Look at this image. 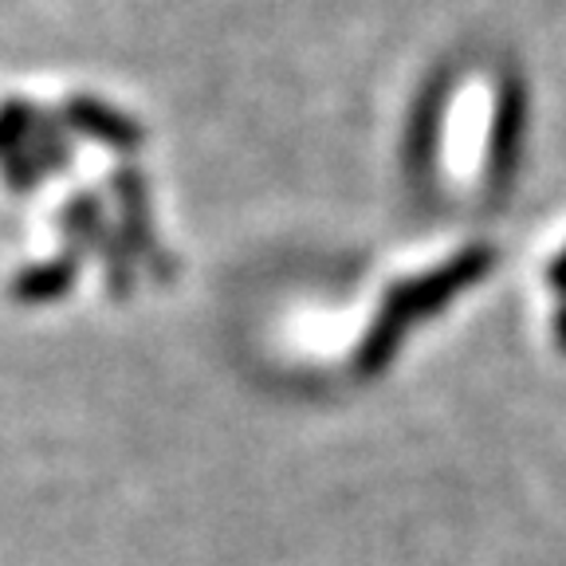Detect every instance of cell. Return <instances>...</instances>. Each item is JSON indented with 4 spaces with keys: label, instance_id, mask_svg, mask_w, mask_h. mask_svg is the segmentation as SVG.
<instances>
[{
    "label": "cell",
    "instance_id": "1",
    "mask_svg": "<svg viewBox=\"0 0 566 566\" xmlns=\"http://www.w3.org/2000/svg\"><path fill=\"white\" fill-rule=\"evenodd\" d=\"M63 115H67V123L75 126V130L91 134V138L106 142V146H115V150H134L142 142V126L134 123V118L111 111L106 103H98V98H71Z\"/></svg>",
    "mask_w": 566,
    "mask_h": 566
},
{
    "label": "cell",
    "instance_id": "2",
    "mask_svg": "<svg viewBox=\"0 0 566 566\" xmlns=\"http://www.w3.org/2000/svg\"><path fill=\"white\" fill-rule=\"evenodd\" d=\"M71 280H75V260H52V264L20 272L17 283H12V295H17L20 303H44L67 292Z\"/></svg>",
    "mask_w": 566,
    "mask_h": 566
},
{
    "label": "cell",
    "instance_id": "3",
    "mask_svg": "<svg viewBox=\"0 0 566 566\" xmlns=\"http://www.w3.org/2000/svg\"><path fill=\"white\" fill-rule=\"evenodd\" d=\"M32 118H35V111H28L24 103H9L0 111V154L17 150L20 138L32 130Z\"/></svg>",
    "mask_w": 566,
    "mask_h": 566
}]
</instances>
